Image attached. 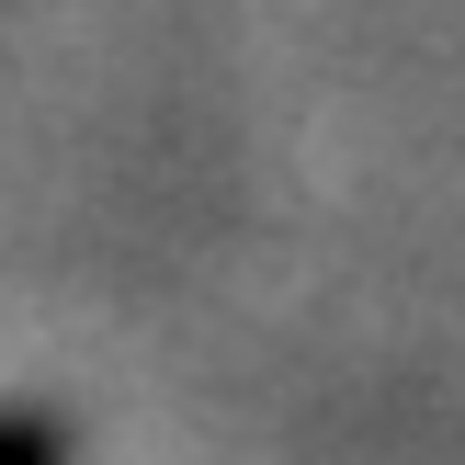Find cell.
<instances>
[{"label": "cell", "mask_w": 465, "mask_h": 465, "mask_svg": "<svg viewBox=\"0 0 465 465\" xmlns=\"http://www.w3.org/2000/svg\"><path fill=\"white\" fill-rule=\"evenodd\" d=\"M0 465H80V431L35 398H0Z\"/></svg>", "instance_id": "1"}]
</instances>
